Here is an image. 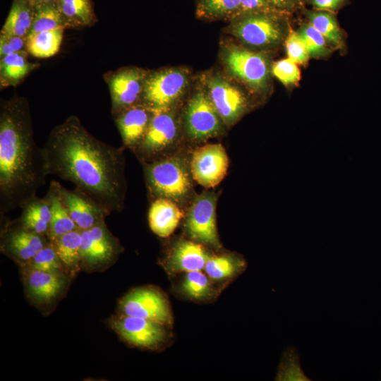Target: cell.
I'll use <instances>...</instances> for the list:
<instances>
[{
  "label": "cell",
  "instance_id": "cell-15",
  "mask_svg": "<svg viewBox=\"0 0 381 381\" xmlns=\"http://www.w3.org/2000/svg\"><path fill=\"white\" fill-rule=\"evenodd\" d=\"M209 97L228 127L234 125L246 110V99L234 85L220 76L214 75L207 80Z\"/></svg>",
  "mask_w": 381,
  "mask_h": 381
},
{
  "label": "cell",
  "instance_id": "cell-40",
  "mask_svg": "<svg viewBox=\"0 0 381 381\" xmlns=\"http://www.w3.org/2000/svg\"><path fill=\"white\" fill-rule=\"evenodd\" d=\"M273 10L278 11L267 0H241V9L238 16L250 11Z\"/></svg>",
  "mask_w": 381,
  "mask_h": 381
},
{
  "label": "cell",
  "instance_id": "cell-24",
  "mask_svg": "<svg viewBox=\"0 0 381 381\" xmlns=\"http://www.w3.org/2000/svg\"><path fill=\"white\" fill-rule=\"evenodd\" d=\"M60 183L52 181L47 193L49 200L52 212V219L49 225L47 238L52 242L62 235L78 229L65 208L59 194Z\"/></svg>",
  "mask_w": 381,
  "mask_h": 381
},
{
  "label": "cell",
  "instance_id": "cell-39",
  "mask_svg": "<svg viewBox=\"0 0 381 381\" xmlns=\"http://www.w3.org/2000/svg\"><path fill=\"white\" fill-rule=\"evenodd\" d=\"M27 51L26 37L0 32V56Z\"/></svg>",
  "mask_w": 381,
  "mask_h": 381
},
{
  "label": "cell",
  "instance_id": "cell-18",
  "mask_svg": "<svg viewBox=\"0 0 381 381\" xmlns=\"http://www.w3.org/2000/svg\"><path fill=\"white\" fill-rule=\"evenodd\" d=\"M210 255L202 244L179 240L169 249L162 265L170 274L202 270Z\"/></svg>",
  "mask_w": 381,
  "mask_h": 381
},
{
  "label": "cell",
  "instance_id": "cell-12",
  "mask_svg": "<svg viewBox=\"0 0 381 381\" xmlns=\"http://www.w3.org/2000/svg\"><path fill=\"white\" fill-rule=\"evenodd\" d=\"M110 324L123 340L140 348L156 349L168 338L167 325L140 317L123 314L111 319Z\"/></svg>",
  "mask_w": 381,
  "mask_h": 381
},
{
  "label": "cell",
  "instance_id": "cell-3",
  "mask_svg": "<svg viewBox=\"0 0 381 381\" xmlns=\"http://www.w3.org/2000/svg\"><path fill=\"white\" fill-rule=\"evenodd\" d=\"M145 181L150 196L164 198L178 205L192 195L193 176L188 162L184 157L167 155L143 164Z\"/></svg>",
  "mask_w": 381,
  "mask_h": 381
},
{
  "label": "cell",
  "instance_id": "cell-21",
  "mask_svg": "<svg viewBox=\"0 0 381 381\" xmlns=\"http://www.w3.org/2000/svg\"><path fill=\"white\" fill-rule=\"evenodd\" d=\"M25 284L30 296L40 302H49L62 290L64 279L62 274L45 272L25 266Z\"/></svg>",
  "mask_w": 381,
  "mask_h": 381
},
{
  "label": "cell",
  "instance_id": "cell-29",
  "mask_svg": "<svg viewBox=\"0 0 381 381\" xmlns=\"http://www.w3.org/2000/svg\"><path fill=\"white\" fill-rule=\"evenodd\" d=\"M82 241L81 231L75 229L52 242L66 270L75 271L80 267Z\"/></svg>",
  "mask_w": 381,
  "mask_h": 381
},
{
  "label": "cell",
  "instance_id": "cell-5",
  "mask_svg": "<svg viewBox=\"0 0 381 381\" xmlns=\"http://www.w3.org/2000/svg\"><path fill=\"white\" fill-rule=\"evenodd\" d=\"M179 130L173 109L154 110L147 132L133 152L142 164L167 156L179 138Z\"/></svg>",
  "mask_w": 381,
  "mask_h": 381
},
{
  "label": "cell",
  "instance_id": "cell-4",
  "mask_svg": "<svg viewBox=\"0 0 381 381\" xmlns=\"http://www.w3.org/2000/svg\"><path fill=\"white\" fill-rule=\"evenodd\" d=\"M279 11H255L234 18L230 31L243 43L258 47L275 46L283 39L285 23Z\"/></svg>",
  "mask_w": 381,
  "mask_h": 381
},
{
  "label": "cell",
  "instance_id": "cell-28",
  "mask_svg": "<svg viewBox=\"0 0 381 381\" xmlns=\"http://www.w3.org/2000/svg\"><path fill=\"white\" fill-rule=\"evenodd\" d=\"M64 28L30 33L26 37V50L32 56L45 59L60 50Z\"/></svg>",
  "mask_w": 381,
  "mask_h": 381
},
{
  "label": "cell",
  "instance_id": "cell-25",
  "mask_svg": "<svg viewBox=\"0 0 381 381\" xmlns=\"http://www.w3.org/2000/svg\"><path fill=\"white\" fill-rule=\"evenodd\" d=\"M56 6L67 29L91 27L98 20L92 0H57Z\"/></svg>",
  "mask_w": 381,
  "mask_h": 381
},
{
  "label": "cell",
  "instance_id": "cell-36",
  "mask_svg": "<svg viewBox=\"0 0 381 381\" xmlns=\"http://www.w3.org/2000/svg\"><path fill=\"white\" fill-rule=\"evenodd\" d=\"M298 33L306 46L310 56L319 57L327 54L325 38L310 23L304 24Z\"/></svg>",
  "mask_w": 381,
  "mask_h": 381
},
{
  "label": "cell",
  "instance_id": "cell-6",
  "mask_svg": "<svg viewBox=\"0 0 381 381\" xmlns=\"http://www.w3.org/2000/svg\"><path fill=\"white\" fill-rule=\"evenodd\" d=\"M188 83L183 70L167 68L148 73L141 103L152 110L173 109L184 93Z\"/></svg>",
  "mask_w": 381,
  "mask_h": 381
},
{
  "label": "cell",
  "instance_id": "cell-41",
  "mask_svg": "<svg viewBox=\"0 0 381 381\" xmlns=\"http://www.w3.org/2000/svg\"><path fill=\"white\" fill-rule=\"evenodd\" d=\"M275 9L281 12L292 11L298 8L303 0H267Z\"/></svg>",
  "mask_w": 381,
  "mask_h": 381
},
{
  "label": "cell",
  "instance_id": "cell-9",
  "mask_svg": "<svg viewBox=\"0 0 381 381\" xmlns=\"http://www.w3.org/2000/svg\"><path fill=\"white\" fill-rule=\"evenodd\" d=\"M224 123L214 107L208 94L197 91L188 102L185 116V131L188 138L202 142L222 133Z\"/></svg>",
  "mask_w": 381,
  "mask_h": 381
},
{
  "label": "cell",
  "instance_id": "cell-22",
  "mask_svg": "<svg viewBox=\"0 0 381 381\" xmlns=\"http://www.w3.org/2000/svg\"><path fill=\"white\" fill-rule=\"evenodd\" d=\"M20 217L16 220L23 227L47 236L52 219L51 205L47 195L43 198L35 196L21 207Z\"/></svg>",
  "mask_w": 381,
  "mask_h": 381
},
{
  "label": "cell",
  "instance_id": "cell-31",
  "mask_svg": "<svg viewBox=\"0 0 381 381\" xmlns=\"http://www.w3.org/2000/svg\"><path fill=\"white\" fill-rule=\"evenodd\" d=\"M58 28L66 30L67 26L56 3L35 5L34 19L30 33Z\"/></svg>",
  "mask_w": 381,
  "mask_h": 381
},
{
  "label": "cell",
  "instance_id": "cell-32",
  "mask_svg": "<svg viewBox=\"0 0 381 381\" xmlns=\"http://www.w3.org/2000/svg\"><path fill=\"white\" fill-rule=\"evenodd\" d=\"M241 9V0H199L197 15L208 19L235 18Z\"/></svg>",
  "mask_w": 381,
  "mask_h": 381
},
{
  "label": "cell",
  "instance_id": "cell-35",
  "mask_svg": "<svg viewBox=\"0 0 381 381\" xmlns=\"http://www.w3.org/2000/svg\"><path fill=\"white\" fill-rule=\"evenodd\" d=\"M24 265L35 270L60 274L65 270L53 243L50 241Z\"/></svg>",
  "mask_w": 381,
  "mask_h": 381
},
{
  "label": "cell",
  "instance_id": "cell-38",
  "mask_svg": "<svg viewBox=\"0 0 381 381\" xmlns=\"http://www.w3.org/2000/svg\"><path fill=\"white\" fill-rule=\"evenodd\" d=\"M286 49L288 58L296 64L306 63L309 57L306 46L299 33L291 32L286 41Z\"/></svg>",
  "mask_w": 381,
  "mask_h": 381
},
{
  "label": "cell",
  "instance_id": "cell-27",
  "mask_svg": "<svg viewBox=\"0 0 381 381\" xmlns=\"http://www.w3.org/2000/svg\"><path fill=\"white\" fill-rule=\"evenodd\" d=\"M246 265L240 255L224 253L210 255L204 270L211 280L223 282L241 274L246 268Z\"/></svg>",
  "mask_w": 381,
  "mask_h": 381
},
{
  "label": "cell",
  "instance_id": "cell-13",
  "mask_svg": "<svg viewBox=\"0 0 381 381\" xmlns=\"http://www.w3.org/2000/svg\"><path fill=\"white\" fill-rule=\"evenodd\" d=\"M189 162L193 180L207 188L218 185L229 167L227 153L219 143H210L197 148Z\"/></svg>",
  "mask_w": 381,
  "mask_h": 381
},
{
  "label": "cell",
  "instance_id": "cell-23",
  "mask_svg": "<svg viewBox=\"0 0 381 381\" xmlns=\"http://www.w3.org/2000/svg\"><path fill=\"white\" fill-rule=\"evenodd\" d=\"M28 51L0 56V86L1 88L16 87L35 69L37 63L28 61Z\"/></svg>",
  "mask_w": 381,
  "mask_h": 381
},
{
  "label": "cell",
  "instance_id": "cell-30",
  "mask_svg": "<svg viewBox=\"0 0 381 381\" xmlns=\"http://www.w3.org/2000/svg\"><path fill=\"white\" fill-rule=\"evenodd\" d=\"M210 280V278L200 270L186 272L181 284V291L190 299H210L216 294Z\"/></svg>",
  "mask_w": 381,
  "mask_h": 381
},
{
  "label": "cell",
  "instance_id": "cell-2",
  "mask_svg": "<svg viewBox=\"0 0 381 381\" xmlns=\"http://www.w3.org/2000/svg\"><path fill=\"white\" fill-rule=\"evenodd\" d=\"M42 147L35 142L26 98L15 96L0 105V213L22 207L36 196L47 176Z\"/></svg>",
  "mask_w": 381,
  "mask_h": 381
},
{
  "label": "cell",
  "instance_id": "cell-7",
  "mask_svg": "<svg viewBox=\"0 0 381 381\" xmlns=\"http://www.w3.org/2000/svg\"><path fill=\"white\" fill-rule=\"evenodd\" d=\"M217 195L203 192L195 197L187 212L184 228L186 233L195 242L214 250L221 248L216 225Z\"/></svg>",
  "mask_w": 381,
  "mask_h": 381
},
{
  "label": "cell",
  "instance_id": "cell-1",
  "mask_svg": "<svg viewBox=\"0 0 381 381\" xmlns=\"http://www.w3.org/2000/svg\"><path fill=\"white\" fill-rule=\"evenodd\" d=\"M123 149L96 138L71 115L52 129L42 152L48 175L71 182L110 214L124 207Z\"/></svg>",
  "mask_w": 381,
  "mask_h": 381
},
{
  "label": "cell",
  "instance_id": "cell-43",
  "mask_svg": "<svg viewBox=\"0 0 381 381\" xmlns=\"http://www.w3.org/2000/svg\"><path fill=\"white\" fill-rule=\"evenodd\" d=\"M34 5L55 4L57 0H30Z\"/></svg>",
  "mask_w": 381,
  "mask_h": 381
},
{
  "label": "cell",
  "instance_id": "cell-42",
  "mask_svg": "<svg viewBox=\"0 0 381 381\" xmlns=\"http://www.w3.org/2000/svg\"><path fill=\"white\" fill-rule=\"evenodd\" d=\"M310 3L320 11H335L343 4L344 0H310Z\"/></svg>",
  "mask_w": 381,
  "mask_h": 381
},
{
  "label": "cell",
  "instance_id": "cell-33",
  "mask_svg": "<svg viewBox=\"0 0 381 381\" xmlns=\"http://www.w3.org/2000/svg\"><path fill=\"white\" fill-rule=\"evenodd\" d=\"M308 17L310 23L326 41L335 46L341 43V33L334 15L325 11H309Z\"/></svg>",
  "mask_w": 381,
  "mask_h": 381
},
{
  "label": "cell",
  "instance_id": "cell-26",
  "mask_svg": "<svg viewBox=\"0 0 381 381\" xmlns=\"http://www.w3.org/2000/svg\"><path fill=\"white\" fill-rule=\"evenodd\" d=\"M35 5L30 0H12V4L1 32L23 37L30 32Z\"/></svg>",
  "mask_w": 381,
  "mask_h": 381
},
{
  "label": "cell",
  "instance_id": "cell-10",
  "mask_svg": "<svg viewBox=\"0 0 381 381\" xmlns=\"http://www.w3.org/2000/svg\"><path fill=\"white\" fill-rule=\"evenodd\" d=\"M80 265L99 269L109 265L121 251L118 240L111 234L104 220L81 231Z\"/></svg>",
  "mask_w": 381,
  "mask_h": 381
},
{
  "label": "cell",
  "instance_id": "cell-17",
  "mask_svg": "<svg viewBox=\"0 0 381 381\" xmlns=\"http://www.w3.org/2000/svg\"><path fill=\"white\" fill-rule=\"evenodd\" d=\"M59 194L68 214L80 231L92 227L104 220L109 214L91 198L76 188L70 190L60 185Z\"/></svg>",
  "mask_w": 381,
  "mask_h": 381
},
{
  "label": "cell",
  "instance_id": "cell-16",
  "mask_svg": "<svg viewBox=\"0 0 381 381\" xmlns=\"http://www.w3.org/2000/svg\"><path fill=\"white\" fill-rule=\"evenodd\" d=\"M9 226L7 225L2 235L1 250L23 265L49 242L47 236L25 229L16 220Z\"/></svg>",
  "mask_w": 381,
  "mask_h": 381
},
{
  "label": "cell",
  "instance_id": "cell-20",
  "mask_svg": "<svg viewBox=\"0 0 381 381\" xmlns=\"http://www.w3.org/2000/svg\"><path fill=\"white\" fill-rule=\"evenodd\" d=\"M183 212L174 201L158 198L151 202L148 211V222L151 230L158 236H169L175 231Z\"/></svg>",
  "mask_w": 381,
  "mask_h": 381
},
{
  "label": "cell",
  "instance_id": "cell-11",
  "mask_svg": "<svg viewBox=\"0 0 381 381\" xmlns=\"http://www.w3.org/2000/svg\"><path fill=\"white\" fill-rule=\"evenodd\" d=\"M223 61L229 72L255 90L266 87L270 65L262 54L238 47H228Z\"/></svg>",
  "mask_w": 381,
  "mask_h": 381
},
{
  "label": "cell",
  "instance_id": "cell-19",
  "mask_svg": "<svg viewBox=\"0 0 381 381\" xmlns=\"http://www.w3.org/2000/svg\"><path fill=\"white\" fill-rule=\"evenodd\" d=\"M153 111L143 103L113 116L124 147L132 152L140 144L149 127Z\"/></svg>",
  "mask_w": 381,
  "mask_h": 381
},
{
  "label": "cell",
  "instance_id": "cell-8",
  "mask_svg": "<svg viewBox=\"0 0 381 381\" xmlns=\"http://www.w3.org/2000/svg\"><path fill=\"white\" fill-rule=\"evenodd\" d=\"M148 73L145 69L130 66L109 71L104 75L111 97L112 116L141 102Z\"/></svg>",
  "mask_w": 381,
  "mask_h": 381
},
{
  "label": "cell",
  "instance_id": "cell-14",
  "mask_svg": "<svg viewBox=\"0 0 381 381\" xmlns=\"http://www.w3.org/2000/svg\"><path fill=\"white\" fill-rule=\"evenodd\" d=\"M119 307L123 314L126 315L143 318L167 326L173 322L167 300L154 289L133 290L122 298Z\"/></svg>",
  "mask_w": 381,
  "mask_h": 381
},
{
  "label": "cell",
  "instance_id": "cell-37",
  "mask_svg": "<svg viewBox=\"0 0 381 381\" xmlns=\"http://www.w3.org/2000/svg\"><path fill=\"white\" fill-rule=\"evenodd\" d=\"M297 64L289 58L275 62L272 68L274 75L285 85L297 83L300 79V70Z\"/></svg>",
  "mask_w": 381,
  "mask_h": 381
},
{
  "label": "cell",
  "instance_id": "cell-34",
  "mask_svg": "<svg viewBox=\"0 0 381 381\" xmlns=\"http://www.w3.org/2000/svg\"><path fill=\"white\" fill-rule=\"evenodd\" d=\"M279 367L277 380H310L301 368L299 354L294 346L288 347L284 352Z\"/></svg>",
  "mask_w": 381,
  "mask_h": 381
}]
</instances>
